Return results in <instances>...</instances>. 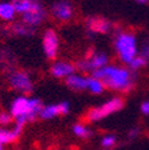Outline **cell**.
Here are the masks:
<instances>
[{"instance_id": "15", "label": "cell", "mask_w": 149, "mask_h": 150, "mask_svg": "<svg viewBox=\"0 0 149 150\" xmlns=\"http://www.w3.org/2000/svg\"><path fill=\"white\" fill-rule=\"evenodd\" d=\"M14 61V55L12 51L7 49H1L0 50V63L4 67H10L13 64Z\"/></svg>"}, {"instance_id": "22", "label": "cell", "mask_w": 149, "mask_h": 150, "mask_svg": "<svg viewBox=\"0 0 149 150\" xmlns=\"http://www.w3.org/2000/svg\"><path fill=\"white\" fill-rule=\"evenodd\" d=\"M140 56H142V57H143V59H145L147 61L149 60V40H148V41H147V42L143 44Z\"/></svg>"}, {"instance_id": "17", "label": "cell", "mask_w": 149, "mask_h": 150, "mask_svg": "<svg viewBox=\"0 0 149 150\" xmlns=\"http://www.w3.org/2000/svg\"><path fill=\"white\" fill-rule=\"evenodd\" d=\"M17 138L16 134L12 131H7V130H0V146L5 143H10L13 142Z\"/></svg>"}, {"instance_id": "26", "label": "cell", "mask_w": 149, "mask_h": 150, "mask_svg": "<svg viewBox=\"0 0 149 150\" xmlns=\"http://www.w3.org/2000/svg\"><path fill=\"white\" fill-rule=\"evenodd\" d=\"M0 150H3V146H0Z\"/></svg>"}, {"instance_id": "25", "label": "cell", "mask_w": 149, "mask_h": 150, "mask_svg": "<svg viewBox=\"0 0 149 150\" xmlns=\"http://www.w3.org/2000/svg\"><path fill=\"white\" fill-rule=\"evenodd\" d=\"M137 3H140V4H144V3H147L148 0H136Z\"/></svg>"}, {"instance_id": "13", "label": "cell", "mask_w": 149, "mask_h": 150, "mask_svg": "<svg viewBox=\"0 0 149 150\" xmlns=\"http://www.w3.org/2000/svg\"><path fill=\"white\" fill-rule=\"evenodd\" d=\"M36 3H40V0H12V5L18 13H25L32 8Z\"/></svg>"}, {"instance_id": "7", "label": "cell", "mask_w": 149, "mask_h": 150, "mask_svg": "<svg viewBox=\"0 0 149 150\" xmlns=\"http://www.w3.org/2000/svg\"><path fill=\"white\" fill-rule=\"evenodd\" d=\"M1 33L5 36H11V35H18V36H32L35 33L33 26H30L25 24L24 22L14 23L9 26H4L1 29Z\"/></svg>"}, {"instance_id": "24", "label": "cell", "mask_w": 149, "mask_h": 150, "mask_svg": "<svg viewBox=\"0 0 149 150\" xmlns=\"http://www.w3.org/2000/svg\"><path fill=\"white\" fill-rule=\"evenodd\" d=\"M138 134H140V130H138L137 127H135V129H133V130L129 132V136L131 137V138H134V137H136Z\"/></svg>"}, {"instance_id": "9", "label": "cell", "mask_w": 149, "mask_h": 150, "mask_svg": "<svg viewBox=\"0 0 149 150\" xmlns=\"http://www.w3.org/2000/svg\"><path fill=\"white\" fill-rule=\"evenodd\" d=\"M89 33H106L111 30V23L101 17H89L87 19Z\"/></svg>"}, {"instance_id": "8", "label": "cell", "mask_w": 149, "mask_h": 150, "mask_svg": "<svg viewBox=\"0 0 149 150\" xmlns=\"http://www.w3.org/2000/svg\"><path fill=\"white\" fill-rule=\"evenodd\" d=\"M73 6L68 1H56L51 6V13L60 21H68L73 17Z\"/></svg>"}, {"instance_id": "4", "label": "cell", "mask_w": 149, "mask_h": 150, "mask_svg": "<svg viewBox=\"0 0 149 150\" xmlns=\"http://www.w3.org/2000/svg\"><path fill=\"white\" fill-rule=\"evenodd\" d=\"M9 82L10 86L16 91H19L22 93H25V94H29V93L32 92V82L30 80V76L25 71L22 70L12 71L9 76Z\"/></svg>"}, {"instance_id": "18", "label": "cell", "mask_w": 149, "mask_h": 150, "mask_svg": "<svg viewBox=\"0 0 149 150\" xmlns=\"http://www.w3.org/2000/svg\"><path fill=\"white\" fill-rule=\"evenodd\" d=\"M73 132L77 136H79V137H82V138H87V137H89L91 135H92V132L88 130V129H86L84 125H81V124H75L73 126Z\"/></svg>"}, {"instance_id": "19", "label": "cell", "mask_w": 149, "mask_h": 150, "mask_svg": "<svg viewBox=\"0 0 149 150\" xmlns=\"http://www.w3.org/2000/svg\"><path fill=\"white\" fill-rule=\"evenodd\" d=\"M147 60L145 59H143L142 56H136L135 59H133L131 60V62L129 63V66H130V68H131L133 70H136V69H138V68H141V67H144L145 64H147Z\"/></svg>"}, {"instance_id": "23", "label": "cell", "mask_w": 149, "mask_h": 150, "mask_svg": "<svg viewBox=\"0 0 149 150\" xmlns=\"http://www.w3.org/2000/svg\"><path fill=\"white\" fill-rule=\"evenodd\" d=\"M141 111L143 112L145 116H149V101H145V103L142 104V106H141Z\"/></svg>"}, {"instance_id": "1", "label": "cell", "mask_w": 149, "mask_h": 150, "mask_svg": "<svg viewBox=\"0 0 149 150\" xmlns=\"http://www.w3.org/2000/svg\"><path fill=\"white\" fill-rule=\"evenodd\" d=\"M92 78L100 80L105 87L123 92L131 89L135 81V76L130 70L114 66H105L94 70L92 73Z\"/></svg>"}, {"instance_id": "11", "label": "cell", "mask_w": 149, "mask_h": 150, "mask_svg": "<svg viewBox=\"0 0 149 150\" xmlns=\"http://www.w3.org/2000/svg\"><path fill=\"white\" fill-rule=\"evenodd\" d=\"M74 66L67 62H57L51 67V74L55 78H65L70 76L74 73Z\"/></svg>"}, {"instance_id": "2", "label": "cell", "mask_w": 149, "mask_h": 150, "mask_svg": "<svg viewBox=\"0 0 149 150\" xmlns=\"http://www.w3.org/2000/svg\"><path fill=\"white\" fill-rule=\"evenodd\" d=\"M115 45L121 60L125 63L129 64L133 59L136 57V40L133 35L119 33L116 38Z\"/></svg>"}, {"instance_id": "6", "label": "cell", "mask_w": 149, "mask_h": 150, "mask_svg": "<svg viewBox=\"0 0 149 150\" xmlns=\"http://www.w3.org/2000/svg\"><path fill=\"white\" fill-rule=\"evenodd\" d=\"M57 48H59V40L56 33H55L54 30L48 29L43 36V50L44 54L47 55V57L50 60L55 59V56L57 54Z\"/></svg>"}, {"instance_id": "10", "label": "cell", "mask_w": 149, "mask_h": 150, "mask_svg": "<svg viewBox=\"0 0 149 150\" xmlns=\"http://www.w3.org/2000/svg\"><path fill=\"white\" fill-rule=\"evenodd\" d=\"M69 112L68 103H61L57 105H48L44 106L40 113V118L42 119H50L59 115H67Z\"/></svg>"}, {"instance_id": "16", "label": "cell", "mask_w": 149, "mask_h": 150, "mask_svg": "<svg viewBox=\"0 0 149 150\" xmlns=\"http://www.w3.org/2000/svg\"><path fill=\"white\" fill-rule=\"evenodd\" d=\"M88 80V88L92 93H94V94H99L104 91V85L100 80L98 79H94V78H87Z\"/></svg>"}, {"instance_id": "3", "label": "cell", "mask_w": 149, "mask_h": 150, "mask_svg": "<svg viewBox=\"0 0 149 150\" xmlns=\"http://www.w3.org/2000/svg\"><path fill=\"white\" fill-rule=\"evenodd\" d=\"M122 107H123V100L121 98H114V99L106 101L105 104H103L99 107L91 108L87 112V120H89V122L100 120L110 115L115 113V112H117Z\"/></svg>"}, {"instance_id": "21", "label": "cell", "mask_w": 149, "mask_h": 150, "mask_svg": "<svg viewBox=\"0 0 149 150\" xmlns=\"http://www.w3.org/2000/svg\"><path fill=\"white\" fill-rule=\"evenodd\" d=\"M12 115H9V113H0V125H9L11 122H12Z\"/></svg>"}, {"instance_id": "20", "label": "cell", "mask_w": 149, "mask_h": 150, "mask_svg": "<svg viewBox=\"0 0 149 150\" xmlns=\"http://www.w3.org/2000/svg\"><path fill=\"white\" fill-rule=\"evenodd\" d=\"M115 144H116V137L112 136V135H109V136L104 137L103 141H101V145H103L104 148H106V149L112 148Z\"/></svg>"}, {"instance_id": "5", "label": "cell", "mask_w": 149, "mask_h": 150, "mask_svg": "<svg viewBox=\"0 0 149 150\" xmlns=\"http://www.w3.org/2000/svg\"><path fill=\"white\" fill-rule=\"evenodd\" d=\"M45 18V10L43 8L41 3H36L31 10L22 14V22L30 26L40 25Z\"/></svg>"}, {"instance_id": "14", "label": "cell", "mask_w": 149, "mask_h": 150, "mask_svg": "<svg viewBox=\"0 0 149 150\" xmlns=\"http://www.w3.org/2000/svg\"><path fill=\"white\" fill-rule=\"evenodd\" d=\"M14 13H16V10L12 4H9V3L0 4V18L1 19L12 21L14 18Z\"/></svg>"}, {"instance_id": "12", "label": "cell", "mask_w": 149, "mask_h": 150, "mask_svg": "<svg viewBox=\"0 0 149 150\" xmlns=\"http://www.w3.org/2000/svg\"><path fill=\"white\" fill-rule=\"evenodd\" d=\"M66 83L70 89L74 91H84L88 88V80L79 75H70L66 79Z\"/></svg>"}]
</instances>
